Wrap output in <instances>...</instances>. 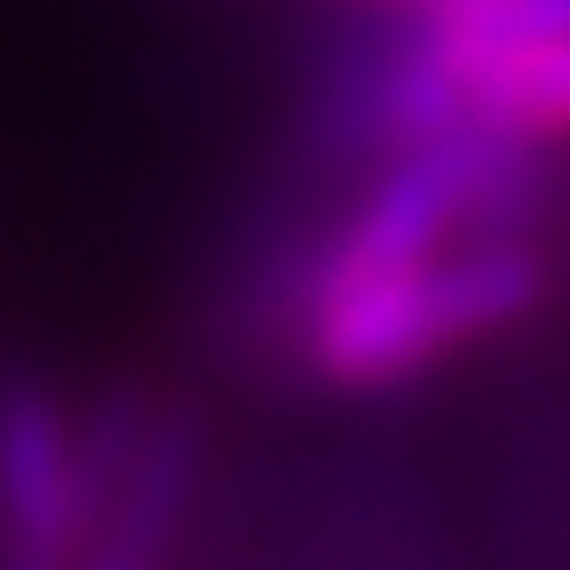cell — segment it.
Segmentation results:
<instances>
[{
	"instance_id": "8992f818",
	"label": "cell",
	"mask_w": 570,
	"mask_h": 570,
	"mask_svg": "<svg viewBox=\"0 0 570 570\" xmlns=\"http://www.w3.org/2000/svg\"><path fill=\"white\" fill-rule=\"evenodd\" d=\"M372 7H392V13H412V20H431V13H451L464 0H372Z\"/></svg>"
},
{
	"instance_id": "277c9868",
	"label": "cell",
	"mask_w": 570,
	"mask_h": 570,
	"mask_svg": "<svg viewBox=\"0 0 570 570\" xmlns=\"http://www.w3.org/2000/svg\"><path fill=\"white\" fill-rule=\"evenodd\" d=\"M419 40L458 80L464 127H484V134L524 146H551L570 134V33L524 40V47H438L419 27Z\"/></svg>"
},
{
	"instance_id": "5b68a950",
	"label": "cell",
	"mask_w": 570,
	"mask_h": 570,
	"mask_svg": "<svg viewBox=\"0 0 570 570\" xmlns=\"http://www.w3.org/2000/svg\"><path fill=\"white\" fill-rule=\"evenodd\" d=\"M419 27L438 47H524V40L570 33V0H464Z\"/></svg>"
},
{
	"instance_id": "7a4b0ae2",
	"label": "cell",
	"mask_w": 570,
	"mask_h": 570,
	"mask_svg": "<svg viewBox=\"0 0 570 570\" xmlns=\"http://www.w3.org/2000/svg\"><path fill=\"white\" fill-rule=\"evenodd\" d=\"M80 419L40 379H0V570H80Z\"/></svg>"
},
{
	"instance_id": "6da1fadb",
	"label": "cell",
	"mask_w": 570,
	"mask_h": 570,
	"mask_svg": "<svg viewBox=\"0 0 570 570\" xmlns=\"http://www.w3.org/2000/svg\"><path fill=\"white\" fill-rule=\"evenodd\" d=\"M544 298V259L531 239H458L419 266L318 285L298 318L312 379L338 392H385L438 358L518 325Z\"/></svg>"
},
{
	"instance_id": "3957f363",
	"label": "cell",
	"mask_w": 570,
	"mask_h": 570,
	"mask_svg": "<svg viewBox=\"0 0 570 570\" xmlns=\"http://www.w3.org/2000/svg\"><path fill=\"white\" fill-rule=\"evenodd\" d=\"M199 478V419L186 405H159L146 419L127 471L94 504L80 570H166L186 524V498Z\"/></svg>"
}]
</instances>
